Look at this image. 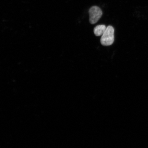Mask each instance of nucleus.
I'll return each mask as SVG.
<instances>
[{
	"instance_id": "nucleus-3",
	"label": "nucleus",
	"mask_w": 148,
	"mask_h": 148,
	"mask_svg": "<svg viewBox=\"0 0 148 148\" xmlns=\"http://www.w3.org/2000/svg\"><path fill=\"white\" fill-rule=\"evenodd\" d=\"M106 28L105 25H99L97 26L94 29V34L97 36H102L106 30Z\"/></svg>"
},
{
	"instance_id": "nucleus-1",
	"label": "nucleus",
	"mask_w": 148,
	"mask_h": 148,
	"mask_svg": "<svg viewBox=\"0 0 148 148\" xmlns=\"http://www.w3.org/2000/svg\"><path fill=\"white\" fill-rule=\"evenodd\" d=\"M114 41V29L112 26L109 25L101 36V42L102 45L109 46L112 45Z\"/></svg>"
},
{
	"instance_id": "nucleus-2",
	"label": "nucleus",
	"mask_w": 148,
	"mask_h": 148,
	"mask_svg": "<svg viewBox=\"0 0 148 148\" xmlns=\"http://www.w3.org/2000/svg\"><path fill=\"white\" fill-rule=\"evenodd\" d=\"M88 12L90 16L89 21L91 24L97 23L103 14L101 8L97 6L91 7L89 10Z\"/></svg>"
}]
</instances>
